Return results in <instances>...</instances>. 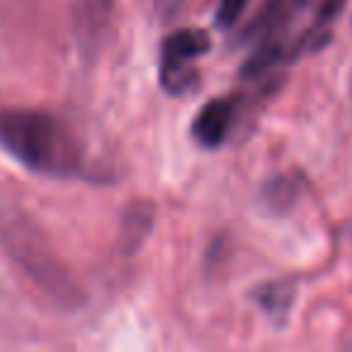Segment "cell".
Wrapping results in <instances>:
<instances>
[{
    "instance_id": "obj_1",
    "label": "cell",
    "mask_w": 352,
    "mask_h": 352,
    "mask_svg": "<svg viewBox=\"0 0 352 352\" xmlns=\"http://www.w3.org/2000/svg\"><path fill=\"white\" fill-rule=\"evenodd\" d=\"M0 251L10 263L60 311H75L85 304V289L58 258L49 236L20 206L0 198Z\"/></svg>"
},
{
    "instance_id": "obj_2",
    "label": "cell",
    "mask_w": 352,
    "mask_h": 352,
    "mask_svg": "<svg viewBox=\"0 0 352 352\" xmlns=\"http://www.w3.org/2000/svg\"><path fill=\"white\" fill-rule=\"evenodd\" d=\"M0 150L34 174L54 179L85 174V150L78 135L54 113L36 109H3Z\"/></svg>"
},
{
    "instance_id": "obj_3",
    "label": "cell",
    "mask_w": 352,
    "mask_h": 352,
    "mask_svg": "<svg viewBox=\"0 0 352 352\" xmlns=\"http://www.w3.org/2000/svg\"><path fill=\"white\" fill-rule=\"evenodd\" d=\"M210 51V36L203 30H176L162 39L160 85L169 94H186L196 87L198 70L193 60Z\"/></svg>"
},
{
    "instance_id": "obj_4",
    "label": "cell",
    "mask_w": 352,
    "mask_h": 352,
    "mask_svg": "<svg viewBox=\"0 0 352 352\" xmlns=\"http://www.w3.org/2000/svg\"><path fill=\"white\" fill-rule=\"evenodd\" d=\"M116 27V0H73L70 30L78 51L87 63L102 56Z\"/></svg>"
},
{
    "instance_id": "obj_5",
    "label": "cell",
    "mask_w": 352,
    "mask_h": 352,
    "mask_svg": "<svg viewBox=\"0 0 352 352\" xmlns=\"http://www.w3.org/2000/svg\"><path fill=\"white\" fill-rule=\"evenodd\" d=\"M236 99L232 97H215L196 113L191 123V135L206 150H217L220 145H225L230 138L232 128L236 121Z\"/></svg>"
},
{
    "instance_id": "obj_6",
    "label": "cell",
    "mask_w": 352,
    "mask_h": 352,
    "mask_svg": "<svg viewBox=\"0 0 352 352\" xmlns=\"http://www.w3.org/2000/svg\"><path fill=\"white\" fill-rule=\"evenodd\" d=\"M157 208L152 201H133L131 206L123 210L121 220V239L126 254H135L142 244H145L147 234L155 227Z\"/></svg>"
},
{
    "instance_id": "obj_7",
    "label": "cell",
    "mask_w": 352,
    "mask_h": 352,
    "mask_svg": "<svg viewBox=\"0 0 352 352\" xmlns=\"http://www.w3.org/2000/svg\"><path fill=\"white\" fill-rule=\"evenodd\" d=\"M297 297V285L294 280H270L251 292V299L268 314L270 318H285L289 314Z\"/></svg>"
},
{
    "instance_id": "obj_8",
    "label": "cell",
    "mask_w": 352,
    "mask_h": 352,
    "mask_svg": "<svg viewBox=\"0 0 352 352\" xmlns=\"http://www.w3.org/2000/svg\"><path fill=\"white\" fill-rule=\"evenodd\" d=\"M294 198H297V188L289 179L285 176H278L268 188H265V201L275 208V210H283V208L292 206Z\"/></svg>"
},
{
    "instance_id": "obj_9",
    "label": "cell",
    "mask_w": 352,
    "mask_h": 352,
    "mask_svg": "<svg viewBox=\"0 0 352 352\" xmlns=\"http://www.w3.org/2000/svg\"><path fill=\"white\" fill-rule=\"evenodd\" d=\"M342 6H345V0H318L316 15H314V22L309 27L323 32V34H331V22L340 15Z\"/></svg>"
},
{
    "instance_id": "obj_10",
    "label": "cell",
    "mask_w": 352,
    "mask_h": 352,
    "mask_svg": "<svg viewBox=\"0 0 352 352\" xmlns=\"http://www.w3.org/2000/svg\"><path fill=\"white\" fill-rule=\"evenodd\" d=\"M249 3L251 0H220V6H217V12H215V25L222 27V30L234 27Z\"/></svg>"
}]
</instances>
